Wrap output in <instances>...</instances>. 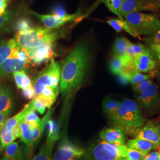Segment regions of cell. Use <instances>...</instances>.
<instances>
[{"label": "cell", "mask_w": 160, "mask_h": 160, "mask_svg": "<svg viewBox=\"0 0 160 160\" xmlns=\"http://www.w3.org/2000/svg\"><path fill=\"white\" fill-rule=\"evenodd\" d=\"M90 63L88 48L81 43L63 60L60 66V91L63 96L68 95L82 84Z\"/></svg>", "instance_id": "obj_1"}, {"label": "cell", "mask_w": 160, "mask_h": 160, "mask_svg": "<svg viewBox=\"0 0 160 160\" xmlns=\"http://www.w3.org/2000/svg\"><path fill=\"white\" fill-rule=\"evenodd\" d=\"M114 126L120 128L125 133L134 135L145 123L146 119L140 106L134 100L125 98L113 118L110 119Z\"/></svg>", "instance_id": "obj_2"}, {"label": "cell", "mask_w": 160, "mask_h": 160, "mask_svg": "<svg viewBox=\"0 0 160 160\" xmlns=\"http://www.w3.org/2000/svg\"><path fill=\"white\" fill-rule=\"evenodd\" d=\"M53 30L32 28L28 30L18 32L13 39L21 49H34L48 43H53L62 37L63 32Z\"/></svg>", "instance_id": "obj_3"}, {"label": "cell", "mask_w": 160, "mask_h": 160, "mask_svg": "<svg viewBox=\"0 0 160 160\" xmlns=\"http://www.w3.org/2000/svg\"><path fill=\"white\" fill-rule=\"evenodd\" d=\"M126 145H116L98 141L85 150L82 160H125Z\"/></svg>", "instance_id": "obj_4"}, {"label": "cell", "mask_w": 160, "mask_h": 160, "mask_svg": "<svg viewBox=\"0 0 160 160\" xmlns=\"http://www.w3.org/2000/svg\"><path fill=\"white\" fill-rule=\"evenodd\" d=\"M32 110H36L33 100L17 114L7 120L0 132V143L2 149L6 148L17 138H20V122Z\"/></svg>", "instance_id": "obj_5"}, {"label": "cell", "mask_w": 160, "mask_h": 160, "mask_svg": "<svg viewBox=\"0 0 160 160\" xmlns=\"http://www.w3.org/2000/svg\"><path fill=\"white\" fill-rule=\"evenodd\" d=\"M60 65L52 59L50 65L41 71L34 80L33 85L35 97H39L46 88L60 91Z\"/></svg>", "instance_id": "obj_6"}, {"label": "cell", "mask_w": 160, "mask_h": 160, "mask_svg": "<svg viewBox=\"0 0 160 160\" xmlns=\"http://www.w3.org/2000/svg\"><path fill=\"white\" fill-rule=\"evenodd\" d=\"M53 113V109H49L46 114L41 119L40 123L35 126H29L24 119L20 124L22 141L26 146L27 152L29 153L32 149L39 143L43 135L45 128L50 120Z\"/></svg>", "instance_id": "obj_7"}, {"label": "cell", "mask_w": 160, "mask_h": 160, "mask_svg": "<svg viewBox=\"0 0 160 160\" xmlns=\"http://www.w3.org/2000/svg\"><path fill=\"white\" fill-rule=\"evenodd\" d=\"M123 17L140 36H149L160 29V19L153 14L135 12Z\"/></svg>", "instance_id": "obj_8"}, {"label": "cell", "mask_w": 160, "mask_h": 160, "mask_svg": "<svg viewBox=\"0 0 160 160\" xmlns=\"http://www.w3.org/2000/svg\"><path fill=\"white\" fill-rule=\"evenodd\" d=\"M84 152L85 149L76 146L62 134L58 143L53 158L54 160H80Z\"/></svg>", "instance_id": "obj_9"}, {"label": "cell", "mask_w": 160, "mask_h": 160, "mask_svg": "<svg viewBox=\"0 0 160 160\" xmlns=\"http://www.w3.org/2000/svg\"><path fill=\"white\" fill-rule=\"evenodd\" d=\"M30 61L25 51L20 48L12 57L0 64V76L13 74L18 71H25Z\"/></svg>", "instance_id": "obj_10"}, {"label": "cell", "mask_w": 160, "mask_h": 160, "mask_svg": "<svg viewBox=\"0 0 160 160\" xmlns=\"http://www.w3.org/2000/svg\"><path fill=\"white\" fill-rule=\"evenodd\" d=\"M48 125L49 129L46 142L41 147L39 152L32 160H54L53 150L59 139V132L53 121L49 120Z\"/></svg>", "instance_id": "obj_11"}, {"label": "cell", "mask_w": 160, "mask_h": 160, "mask_svg": "<svg viewBox=\"0 0 160 160\" xmlns=\"http://www.w3.org/2000/svg\"><path fill=\"white\" fill-rule=\"evenodd\" d=\"M160 10V3L157 0H123L120 12L123 17L131 12H158Z\"/></svg>", "instance_id": "obj_12"}, {"label": "cell", "mask_w": 160, "mask_h": 160, "mask_svg": "<svg viewBox=\"0 0 160 160\" xmlns=\"http://www.w3.org/2000/svg\"><path fill=\"white\" fill-rule=\"evenodd\" d=\"M33 15L39 18L40 21L43 23L47 29H56L59 28L65 23L74 20L78 18L80 13L77 12L74 14H64L59 15L57 14H40L34 12H30Z\"/></svg>", "instance_id": "obj_13"}, {"label": "cell", "mask_w": 160, "mask_h": 160, "mask_svg": "<svg viewBox=\"0 0 160 160\" xmlns=\"http://www.w3.org/2000/svg\"><path fill=\"white\" fill-rule=\"evenodd\" d=\"M133 136L158 145L160 142V119L148 120Z\"/></svg>", "instance_id": "obj_14"}, {"label": "cell", "mask_w": 160, "mask_h": 160, "mask_svg": "<svg viewBox=\"0 0 160 160\" xmlns=\"http://www.w3.org/2000/svg\"><path fill=\"white\" fill-rule=\"evenodd\" d=\"M28 57L30 63L39 65L50 59L54 55L52 43H46L34 49H23Z\"/></svg>", "instance_id": "obj_15"}, {"label": "cell", "mask_w": 160, "mask_h": 160, "mask_svg": "<svg viewBox=\"0 0 160 160\" xmlns=\"http://www.w3.org/2000/svg\"><path fill=\"white\" fill-rule=\"evenodd\" d=\"M125 132L120 128H107L100 132V138L104 142L116 145H125Z\"/></svg>", "instance_id": "obj_16"}, {"label": "cell", "mask_w": 160, "mask_h": 160, "mask_svg": "<svg viewBox=\"0 0 160 160\" xmlns=\"http://www.w3.org/2000/svg\"><path fill=\"white\" fill-rule=\"evenodd\" d=\"M132 63L135 69L141 73H149L157 67V61L152 56L139 54L132 57Z\"/></svg>", "instance_id": "obj_17"}, {"label": "cell", "mask_w": 160, "mask_h": 160, "mask_svg": "<svg viewBox=\"0 0 160 160\" xmlns=\"http://www.w3.org/2000/svg\"><path fill=\"white\" fill-rule=\"evenodd\" d=\"M110 69L113 74L118 75L128 69L134 68L132 63V57L125 53L115 55L110 62Z\"/></svg>", "instance_id": "obj_18"}, {"label": "cell", "mask_w": 160, "mask_h": 160, "mask_svg": "<svg viewBox=\"0 0 160 160\" xmlns=\"http://www.w3.org/2000/svg\"><path fill=\"white\" fill-rule=\"evenodd\" d=\"M158 96V88L154 82L139 94L138 101L143 108H150L157 100Z\"/></svg>", "instance_id": "obj_19"}, {"label": "cell", "mask_w": 160, "mask_h": 160, "mask_svg": "<svg viewBox=\"0 0 160 160\" xmlns=\"http://www.w3.org/2000/svg\"><path fill=\"white\" fill-rule=\"evenodd\" d=\"M12 90L7 86H0V113L11 114L14 107Z\"/></svg>", "instance_id": "obj_20"}, {"label": "cell", "mask_w": 160, "mask_h": 160, "mask_svg": "<svg viewBox=\"0 0 160 160\" xmlns=\"http://www.w3.org/2000/svg\"><path fill=\"white\" fill-rule=\"evenodd\" d=\"M126 146L130 148L137 150L145 155L148 154L151 151L157 150L158 147V145L147 140L137 138L129 139Z\"/></svg>", "instance_id": "obj_21"}, {"label": "cell", "mask_w": 160, "mask_h": 160, "mask_svg": "<svg viewBox=\"0 0 160 160\" xmlns=\"http://www.w3.org/2000/svg\"><path fill=\"white\" fill-rule=\"evenodd\" d=\"M107 23L118 33L124 30L133 37L137 38L140 40H142V38L135 31V30L124 18H110L107 21Z\"/></svg>", "instance_id": "obj_22"}, {"label": "cell", "mask_w": 160, "mask_h": 160, "mask_svg": "<svg viewBox=\"0 0 160 160\" xmlns=\"http://www.w3.org/2000/svg\"><path fill=\"white\" fill-rule=\"evenodd\" d=\"M20 49V48L13 39L0 41V64Z\"/></svg>", "instance_id": "obj_23"}, {"label": "cell", "mask_w": 160, "mask_h": 160, "mask_svg": "<svg viewBox=\"0 0 160 160\" xmlns=\"http://www.w3.org/2000/svg\"><path fill=\"white\" fill-rule=\"evenodd\" d=\"M12 75L17 87L22 91L33 87L32 81L24 71H18Z\"/></svg>", "instance_id": "obj_24"}, {"label": "cell", "mask_w": 160, "mask_h": 160, "mask_svg": "<svg viewBox=\"0 0 160 160\" xmlns=\"http://www.w3.org/2000/svg\"><path fill=\"white\" fill-rule=\"evenodd\" d=\"M121 102L114 100L110 97H106L103 102V110L109 119H111L116 113L120 107Z\"/></svg>", "instance_id": "obj_25"}, {"label": "cell", "mask_w": 160, "mask_h": 160, "mask_svg": "<svg viewBox=\"0 0 160 160\" xmlns=\"http://www.w3.org/2000/svg\"><path fill=\"white\" fill-rule=\"evenodd\" d=\"M27 154H28V152L26 150L24 151L22 147H20L18 142H13L6 147L3 157L11 158L23 155H27Z\"/></svg>", "instance_id": "obj_26"}, {"label": "cell", "mask_w": 160, "mask_h": 160, "mask_svg": "<svg viewBox=\"0 0 160 160\" xmlns=\"http://www.w3.org/2000/svg\"><path fill=\"white\" fill-rule=\"evenodd\" d=\"M131 43L130 40L123 37L117 38L113 45V51L115 55H120L125 54L128 46Z\"/></svg>", "instance_id": "obj_27"}, {"label": "cell", "mask_w": 160, "mask_h": 160, "mask_svg": "<svg viewBox=\"0 0 160 160\" xmlns=\"http://www.w3.org/2000/svg\"><path fill=\"white\" fill-rule=\"evenodd\" d=\"M156 71H152L148 74H142L141 72H139L136 70L132 71L130 77L129 82L132 86L136 85L138 83L143 81L144 80H148L154 78L155 77Z\"/></svg>", "instance_id": "obj_28"}, {"label": "cell", "mask_w": 160, "mask_h": 160, "mask_svg": "<svg viewBox=\"0 0 160 160\" xmlns=\"http://www.w3.org/2000/svg\"><path fill=\"white\" fill-rule=\"evenodd\" d=\"M104 4L108 8L110 12H113L119 18L123 19L121 15V8L123 0H102Z\"/></svg>", "instance_id": "obj_29"}, {"label": "cell", "mask_w": 160, "mask_h": 160, "mask_svg": "<svg viewBox=\"0 0 160 160\" xmlns=\"http://www.w3.org/2000/svg\"><path fill=\"white\" fill-rule=\"evenodd\" d=\"M126 53L131 57H134L139 54H145L151 56L146 46L139 43L135 44L131 43L128 46Z\"/></svg>", "instance_id": "obj_30"}, {"label": "cell", "mask_w": 160, "mask_h": 160, "mask_svg": "<svg viewBox=\"0 0 160 160\" xmlns=\"http://www.w3.org/2000/svg\"><path fill=\"white\" fill-rule=\"evenodd\" d=\"M36 110H32L29 112L24 118V121L30 126H35L40 123L41 119L35 112Z\"/></svg>", "instance_id": "obj_31"}, {"label": "cell", "mask_w": 160, "mask_h": 160, "mask_svg": "<svg viewBox=\"0 0 160 160\" xmlns=\"http://www.w3.org/2000/svg\"><path fill=\"white\" fill-rule=\"evenodd\" d=\"M14 14L15 13L12 11L6 10L4 14L0 15V30L6 28L12 19Z\"/></svg>", "instance_id": "obj_32"}, {"label": "cell", "mask_w": 160, "mask_h": 160, "mask_svg": "<svg viewBox=\"0 0 160 160\" xmlns=\"http://www.w3.org/2000/svg\"><path fill=\"white\" fill-rule=\"evenodd\" d=\"M145 156L142 153L127 147L125 160H142Z\"/></svg>", "instance_id": "obj_33"}, {"label": "cell", "mask_w": 160, "mask_h": 160, "mask_svg": "<svg viewBox=\"0 0 160 160\" xmlns=\"http://www.w3.org/2000/svg\"><path fill=\"white\" fill-rule=\"evenodd\" d=\"M147 45H160V29L143 39Z\"/></svg>", "instance_id": "obj_34"}, {"label": "cell", "mask_w": 160, "mask_h": 160, "mask_svg": "<svg viewBox=\"0 0 160 160\" xmlns=\"http://www.w3.org/2000/svg\"><path fill=\"white\" fill-rule=\"evenodd\" d=\"M152 83H154L152 78L144 80L137 84L133 86V89L135 92H137L138 94H141L145 89H147L149 86H151Z\"/></svg>", "instance_id": "obj_35"}, {"label": "cell", "mask_w": 160, "mask_h": 160, "mask_svg": "<svg viewBox=\"0 0 160 160\" xmlns=\"http://www.w3.org/2000/svg\"><path fill=\"white\" fill-rule=\"evenodd\" d=\"M146 47L154 59L160 61V45H148Z\"/></svg>", "instance_id": "obj_36"}, {"label": "cell", "mask_w": 160, "mask_h": 160, "mask_svg": "<svg viewBox=\"0 0 160 160\" xmlns=\"http://www.w3.org/2000/svg\"><path fill=\"white\" fill-rule=\"evenodd\" d=\"M31 28H32L31 23L26 19H21L16 24V29L18 30V32L28 30Z\"/></svg>", "instance_id": "obj_37"}, {"label": "cell", "mask_w": 160, "mask_h": 160, "mask_svg": "<svg viewBox=\"0 0 160 160\" xmlns=\"http://www.w3.org/2000/svg\"><path fill=\"white\" fill-rule=\"evenodd\" d=\"M34 103L35 110H37L40 114H43L46 111V107L39 100L34 98L33 99Z\"/></svg>", "instance_id": "obj_38"}, {"label": "cell", "mask_w": 160, "mask_h": 160, "mask_svg": "<svg viewBox=\"0 0 160 160\" xmlns=\"http://www.w3.org/2000/svg\"><path fill=\"white\" fill-rule=\"evenodd\" d=\"M142 160H160V153L158 151L149 152Z\"/></svg>", "instance_id": "obj_39"}, {"label": "cell", "mask_w": 160, "mask_h": 160, "mask_svg": "<svg viewBox=\"0 0 160 160\" xmlns=\"http://www.w3.org/2000/svg\"><path fill=\"white\" fill-rule=\"evenodd\" d=\"M10 115V113H0V132L5 122L8 119Z\"/></svg>", "instance_id": "obj_40"}, {"label": "cell", "mask_w": 160, "mask_h": 160, "mask_svg": "<svg viewBox=\"0 0 160 160\" xmlns=\"http://www.w3.org/2000/svg\"><path fill=\"white\" fill-rule=\"evenodd\" d=\"M25 155H20V156H17L15 157H11V158H7V157H3L0 160H23L25 157Z\"/></svg>", "instance_id": "obj_41"}, {"label": "cell", "mask_w": 160, "mask_h": 160, "mask_svg": "<svg viewBox=\"0 0 160 160\" xmlns=\"http://www.w3.org/2000/svg\"><path fill=\"white\" fill-rule=\"evenodd\" d=\"M8 5V3H6V2L0 3V15L4 14L6 12V8Z\"/></svg>", "instance_id": "obj_42"}, {"label": "cell", "mask_w": 160, "mask_h": 160, "mask_svg": "<svg viewBox=\"0 0 160 160\" xmlns=\"http://www.w3.org/2000/svg\"><path fill=\"white\" fill-rule=\"evenodd\" d=\"M155 77H157V78L160 82V70H157L156 71V74H155Z\"/></svg>", "instance_id": "obj_43"}, {"label": "cell", "mask_w": 160, "mask_h": 160, "mask_svg": "<svg viewBox=\"0 0 160 160\" xmlns=\"http://www.w3.org/2000/svg\"><path fill=\"white\" fill-rule=\"evenodd\" d=\"M10 2V0H0V3H3V2H6L8 3Z\"/></svg>", "instance_id": "obj_44"}, {"label": "cell", "mask_w": 160, "mask_h": 160, "mask_svg": "<svg viewBox=\"0 0 160 160\" xmlns=\"http://www.w3.org/2000/svg\"><path fill=\"white\" fill-rule=\"evenodd\" d=\"M25 160H32V157L29 155V156H28V157H27V158H26Z\"/></svg>", "instance_id": "obj_45"}, {"label": "cell", "mask_w": 160, "mask_h": 160, "mask_svg": "<svg viewBox=\"0 0 160 160\" xmlns=\"http://www.w3.org/2000/svg\"><path fill=\"white\" fill-rule=\"evenodd\" d=\"M157 151L159 152L160 153V142L158 145V149H157Z\"/></svg>", "instance_id": "obj_46"}, {"label": "cell", "mask_w": 160, "mask_h": 160, "mask_svg": "<svg viewBox=\"0 0 160 160\" xmlns=\"http://www.w3.org/2000/svg\"><path fill=\"white\" fill-rule=\"evenodd\" d=\"M157 1L158 2H159L160 3V0H157Z\"/></svg>", "instance_id": "obj_47"}, {"label": "cell", "mask_w": 160, "mask_h": 160, "mask_svg": "<svg viewBox=\"0 0 160 160\" xmlns=\"http://www.w3.org/2000/svg\"><path fill=\"white\" fill-rule=\"evenodd\" d=\"M0 148H1V147H0Z\"/></svg>", "instance_id": "obj_48"}, {"label": "cell", "mask_w": 160, "mask_h": 160, "mask_svg": "<svg viewBox=\"0 0 160 160\" xmlns=\"http://www.w3.org/2000/svg\"></svg>", "instance_id": "obj_49"}]
</instances>
